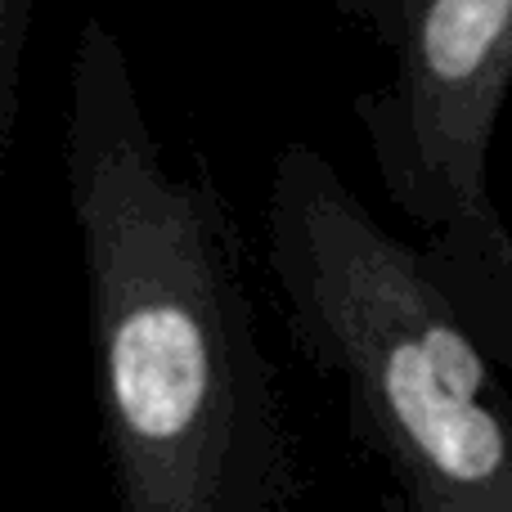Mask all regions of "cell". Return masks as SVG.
<instances>
[{"label":"cell","mask_w":512,"mask_h":512,"mask_svg":"<svg viewBox=\"0 0 512 512\" xmlns=\"http://www.w3.org/2000/svg\"><path fill=\"white\" fill-rule=\"evenodd\" d=\"M36 0H0V149H9L23 117L27 50H32Z\"/></svg>","instance_id":"obj_5"},{"label":"cell","mask_w":512,"mask_h":512,"mask_svg":"<svg viewBox=\"0 0 512 512\" xmlns=\"http://www.w3.org/2000/svg\"><path fill=\"white\" fill-rule=\"evenodd\" d=\"M387 54L351 104L387 198L427 234L495 207L490 144L512 90V0H324Z\"/></svg>","instance_id":"obj_3"},{"label":"cell","mask_w":512,"mask_h":512,"mask_svg":"<svg viewBox=\"0 0 512 512\" xmlns=\"http://www.w3.org/2000/svg\"><path fill=\"white\" fill-rule=\"evenodd\" d=\"M63 189L117 512H288V400L230 198L203 162L167 153L99 18L68 63Z\"/></svg>","instance_id":"obj_1"},{"label":"cell","mask_w":512,"mask_h":512,"mask_svg":"<svg viewBox=\"0 0 512 512\" xmlns=\"http://www.w3.org/2000/svg\"><path fill=\"white\" fill-rule=\"evenodd\" d=\"M423 261L499 373L512 378V230L495 207L427 234Z\"/></svg>","instance_id":"obj_4"},{"label":"cell","mask_w":512,"mask_h":512,"mask_svg":"<svg viewBox=\"0 0 512 512\" xmlns=\"http://www.w3.org/2000/svg\"><path fill=\"white\" fill-rule=\"evenodd\" d=\"M265 270L292 346L324 373L405 512H512V396L405 243L306 140L265 185Z\"/></svg>","instance_id":"obj_2"}]
</instances>
